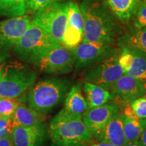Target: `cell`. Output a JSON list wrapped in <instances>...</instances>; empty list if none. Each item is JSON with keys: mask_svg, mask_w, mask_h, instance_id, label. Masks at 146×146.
Listing matches in <instances>:
<instances>
[{"mask_svg": "<svg viewBox=\"0 0 146 146\" xmlns=\"http://www.w3.org/2000/svg\"><path fill=\"white\" fill-rule=\"evenodd\" d=\"M145 125L146 118H139L135 114L132 116L123 114V131L126 142L138 141Z\"/></svg>", "mask_w": 146, "mask_h": 146, "instance_id": "ffe728a7", "label": "cell"}, {"mask_svg": "<svg viewBox=\"0 0 146 146\" xmlns=\"http://www.w3.org/2000/svg\"><path fill=\"white\" fill-rule=\"evenodd\" d=\"M142 97L146 98V81L143 82V94Z\"/></svg>", "mask_w": 146, "mask_h": 146, "instance_id": "d6a6232c", "label": "cell"}, {"mask_svg": "<svg viewBox=\"0 0 146 146\" xmlns=\"http://www.w3.org/2000/svg\"><path fill=\"white\" fill-rule=\"evenodd\" d=\"M74 55V72L85 70L116 52L112 45L83 42L72 48Z\"/></svg>", "mask_w": 146, "mask_h": 146, "instance_id": "9c48e42d", "label": "cell"}, {"mask_svg": "<svg viewBox=\"0 0 146 146\" xmlns=\"http://www.w3.org/2000/svg\"><path fill=\"white\" fill-rule=\"evenodd\" d=\"M64 109L74 116H82L89 108L88 105L82 93L81 87L74 85L70 87L64 99Z\"/></svg>", "mask_w": 146, "mask_h": 146, "instance_id": "ac0fdd59", "label": "cell"}, {"mask_svg": "<svg viewBox=\"0 0 146 146\" xmlns=\"http://www.w3.org/2000/svg\"><path fill=\"white\" fill-rule=\"evenodd\" d=\"M120 111V107L116 104L107 103L87 109L82 116V120L96 140L110 120Z\"/></svg>", "mask_w": 146, "mask_h": 146, "instance_id": "7c38bea8", "label": "cell"}, {"mask_svg": "<svg viewBox=\"0 0 146 146\" xmlns=\"http://www.w3.org/2000/svg\"><path fill=\"white\" fill-rule=\"evenodd\" d=\"M96 141L115 146H124L127 143L123 131V114L121 111L110 120Z\"/></svg>", "mask_w": 146, "mask_h": 146, "instance_id": "9a60e30c", "label": "cell"}, {"mask_svg": "<svg viewBox=\"0 0 146 146\" xmlns=\"http://www.w3.org/2000/svg\"><path fill=\"white\" fill-rule=\"evenodd\" d=\"M31 22V17L26 14L0 21V62L10 57L11 50Z\"/></svg>", "mask_w": 146, "mask_h": 146, "instance_id": "ba28073f", "label": "cell"}, {"mask_svg": "<svg viewBox=\"0 0 146 146\" xmlns=\"http://www.w3.org/2000/svg\"><path fill=\"white\" fill-rule=\"evenodd\" d=\"M131 105L137 117L141 119L146 118V98L140 97L131 102Z\"/></svg>", "mask_w": 146, "mask_h": 146, "instance_id": "484cf974", "label": "cell"}, {"mask_svg": "<svg viewBox=\"0 0 146 146\" xmlns=\"http://www.w3.org/2000/svg\"><path fill=\"white\" fill-rule=\"evenodd\" d=\"M40 71L50 74H64L72 72L74 66L72 48L62 45L51 50L35 64Z\"/></svg>", "mask_w": 146, "mask_h": 146, "instance_id": "30bf717a", "label": "cell"}, {"mask_svg": "<svg viewBox=\"0 0 146 146\" xmlns=\"http://www.w3.org/2000/svg\"><path fill=\"white\" fill-rule=\"evenodd\" d=\"M13 129L10 118L0 117V138L12 134Z\"/></svg>", "mask_w": 146, "mask_h": 146, "instance_id": "83f0119b", "label": "cell"}, {"mask_svg": "<svg viewBox=\"0 0 146 146\" xmlns=\"http://www.w3.org/2000/svg\"><path fill=\"white\" fill-rule=\"evenodd\" d=\"M47 133L45 123L26 127H14L12 135L14 146H41Z\"/></svg>", "mask_w": 146, "mask_h": 146, "instance_id": "5bb4252c", "label": "cell"}, {"mask_svg": "<svg viewBox=\"0 0 146 146\" xmlns=\"http://www.w3.org/2000/svg\"><path fill=\"white\" fill-rule=\"evenodd\" d=\"M79 7L84 23L83 42L113 45L119 31L118 19L104 0H83Z\"/></svg>", "mask_w": 146, "mask_h": 146, "instance_id": "6da1fadb", "label": "cell"}, {"mask_svg": "<svg viewBox=\"0 0 146 146\" xmlns=\"http://www.w3.org/2000/svg\"><path fill=\"white\" fill-rule=\"evenodd\" d=\"M112 96V103L120 107L131 104V102L143 94V82L133 76L123 74L109 90Z\"/></svg>", "mask_w": 146, "mask_h": 146, "instance_id": "8fae6325", "label": "cell"}, {"mask_svg": "<svg viewBox=\"0 0 146 146\" xmlns=\"http://www.w3.org/2000/svg\"><path fill=\"white\" fill-rule=\"evenodd\" d=\"M70 87V82L66 78L40 80L31 86L27 94L28 106L42 114H47L63 102Z\"/></svg>", "mask_w": 146, "mask_h": 146, "instance_id": "277c9868", "label": "cell"}, {"mask_svg": "<svg viewBox=\"0 0 146 146\" xmlns=\"http://www.w3.org/2000/svg\"><path fill=\"white\" fill-rule=\"evenodd\" d=\"M124 146H143L138 141H135L132 142L127 143Z\"/></svg>", "mask_w": 146, "mask_h": 146, "instance_id": "1f68e13d", "label": "cell"}, {"mask_svg": "<svg viewBox=\"0 0 146 146\" xmlns=\"http://www.w3.org/2000/svg\"><path fill=\"white\" fill-rule=\"evenodd\" d=\"M123 74L124 71L118 63L116 52L84 70L83 79L84 81L96 84L109 91Z\"/></svg>", "mask_w": 146, "mask_h": 146, "instance_id": "52a82bcc", "label": "cell"}, {"mask_svg": "<svg viewBox=\"0 0 146 146\" xmlns=\"http://www.w3.org/2000/svg\"><path fill=\"white\" fill-rule=\"evenodd\" d=\"M68 3L56 1L36 11L31 22L62 43L68 22Z\"/></svg>", "mask_w": 146, "mask_h": 146, "instance_id": "8992f818", "label": "cell"}, {"mask_svg": "<svg viewBox=\"0 0 146 146\" xmlns=\"http://www.w3.org/2000/svg\"><path fill=\"white\" fill-rule=\"evenodd\" d=\"M15 99L0 96V117L10 118L14 114L19 104Z\"/></svg>", "mask_w": 146, "mask_h": 146, "instance_id": "d4e9b609", "label": "cell"}, {"mask_svg": "<svg viewBox=\"0 0 146 146\" xmlns=\"http://www.w3.org/2000/svg\"><path fill=\"white\" fill-rule=\"evenodd\" d=\"M83 91L89 108L100 106L112 101L110 92L96 84L84 81Z\"/></svg>", "mask_w": 146, "mask_h": 146, "instance_id": "d6986e66", "label": "cell"}, {"mask_svg": "<svg viewBox=\"0 0 146 146\" xmlns=\"http://www.w3.org/2000/svg\"><path fill=\"white\" fill-rule=\"evenodd\" d=\"M36 79V73L23 64L3 61L0 64V96L18 98L30 88Z\"/></svg>", "mask_w": 146, "mask_h": 146, "instance_id": "5b68a950", "label": "cell"}, {"mask_svg": "<svg viewBox=\"0 0 146 146\" xmlns=\"http://www.w3.org/2000/svg\"><path fill=\"white\" fill-rule=\"evenodd\" d=\"M26 0H0V15L16 17L26 14Z\"/></svg>", "mask_w": 146, "mask_h": 146, "instance_id": "7402d4cb", "label": "cell"}, {"mask_svg": "<svg viewBox=\"0 0 146 146\" xmlns=\"http://www.w3.org/2000/svg\"><path fill=\"white\" fill-rule=\"evenodd\" d=\"M138 141L143 146H146V125L145 128H144L143 132H142L141 135L140 136L139 139Z\"/></svg>", "mask_w": 146, "mask_h": 146, "instance_id": "f546056e", "label": "cell"}, {"mask_svg": "<svg viewBox=\"0 0 146 146\" xmlns=\"http://www.w3.org/2000/svg\"><path fill=\"white\" fill-rule=\"evenodd\" d=\"M86 146H115L111 144H108L104 143H99V142H93L92 143L89 144Z\"/></svg>", "mask_w": 146, "mask_h": 146, "instance_id": "4dcf8cb0", "label": "cell"}, {"mask_svg": "<svg viewBox=\"0 0 146 146\" xmlns=\"http://www.w3.org/2000/svg\"><path fill=\"white\" fill-rule=\"evenodd\" d=\"M58 1L59 0H26L27 8L35 12L47 5Z\"/></svg>", "mask_w": 146, "mask_h": 146, "instance_id": "4316f807", "label": "cell"}, {"mask_svg": "<svg viewBox=\"0 0 146 146\" xmlns=\"http://www.w3.org/2000/svg\"><path fill=\"white\" fill-rule=\"evenodd\" d=\"M131 20L135 28L146 27V0H137Z\"/></svg>", "mask_w": 146, "mask_h": 146, "instance_id": "cb8c5ba5", "label": "cell"}, {"mask_svg": "<svg viewBox=\"0 0 146 146\" xmlns=\"http://www.w3.org/2000/svg\"><path fill=\"white\" fill-rule=\"evenodd\" d=\"M118 45L146 57V27L131 29L119 38Z\"/></svg>", "mask_w": 146, "mask_h": 146, "instance_id": "e0dca14e", "label": "cell"}, {"mask_svg": "<svg viewBox=\"0 0 146 146\" xmlns=\"http://www.w3.org/2000/svg\"><path fill=\"white\" fill-rule=\"evenodd\" d=\"M132 53V62L129 68L125 72V74L145 82L146 81V57L133 52Z\"/></svg>", "mask_w": 146, "mask_h": 146, "instance_id": "603a6c76", "label": "cell"}, {"mask_svg": "<svg viewBox=\"0 0 146 146\" xmlns=\"http://www.w3.org/2000/svg\"><path fill=\"white\" fill-rule=\"evenodd\" d=\"M62 45L44 29L31 22L13 51L21 60L35 64L51 50Z\"/></svg>", "mask_w": 146, "mask_h": 146, "instance_id": "3957f363", "label": "cell"}, {"mask_svg": "<svg viewBox=\"0 0 146 146\" xmlns=\"http://www.w3.org/2000/svg\"><path fill=\"white\" fill-rule=\"evenodd\" d=\"M0 146H14L12 134L0 138Z\"/></svg>", "mask_w": 146, "mask_h": 146, "instance_id": "f1b7e54d", "label": "cell"}, {"mask_svg": "<svg viewBox=\"0 0 146 146\" xmlns=\"http://www.w3.org/2000/svg\"><path fill=\"white\" fill-rule=\"evenodd\" d=\"M49 133L52 146H86L94 142V138L82 120L61 110L51 120Z\"/></svg>", "mask_w": 146, "mask_h": 146, "instance_id": "7a4b0ae2", "label": "cell"}, {"mask_svg": "<svg viewBox=\"0 0 146 146\" xmlns=\"http://www.w3.org/2000/svg\"><path fill=\"white\" fill-rule=\"evenodd\" d=\"M104 1L120 21L128 22L130 21L137 0H104Z\"/></svg>", "mask_w": 146, "mask_h": 146, "instance_id": "44dd1931", "label": "cell"}, {"mask_svg": "<svg viewBox=\"0 0 146 146\" xmlns=\"http://www.w3.org/2000/svg\"><path fill=\"white\" fill-rule=\"evenodd\" d=\"M10 119L13 127H26L43 123L45 116L29 106L19 104Z\"/></svg>", "mask_w": 146, "mask_h": 146, "instance_id": "2e32d148", "label": "cell"}, {"mask_svg": "<svg viewBox=\"0 0 146 146\" xmlns=\"http://www.w3.org/2000/svg\"><path fill=\"white\" fill-rule=\"evenodd\" d=\"M84 23L79 5L75 2H68V22L62 44L68 48H74L83 41Z\"/></svg>", "mask_w": 146, "mask_h": 146, "instance_id": "4fadbf2b", "label": "cell"}]
</instances>
